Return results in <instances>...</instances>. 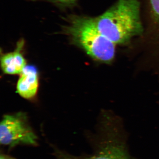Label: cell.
Listing matches in <instances>:
<instances>
[{
	"label": "cell",
	"instance_id": "obj_1",
	"mask_svg": "<svg viewBox=\"0 0 159 159\" xmlns=\"http://www.w3.org/2000/svg\"><path fill=\"white\" fill-rule=\"evenodd\" d=\"M92 19L98 31L116 45L126 43L143 31L139 0H117Z\"/></svg>",
	"mask_w": 159,
	"mask_h": 159
},
{
	"label": "cell",
	"instance_id": "obj_2",
	"mask_svg": "<svg viewBox=\"0 0 159 159\" xmlns=\"http://www.w3.org/2000/svg\"><path fill=\"white\" fill-rule=\"evenodd\" d=\"M64 30L74 43L94 59L106 63L113 60L116 45L98 31L92 18L73 16Z\"/></svg>",
	"mask_w": 159,
	"mask_h": 159
},
{
	"label": "cell",
	"instance_id": "obj_3",
	"mask_svg": "<svg viewBox=\"0 0 159 159\" xmlns=\"http://www.w3.org/2000/svg\"><path fill=\"white\" fill-rule=\"evenodd\" d=\"M37 137L22 114L4 116L0 125L1 145L12 148L16 145H37Z\"/></svg>",
	"mask_w": 159,
	"mask_h": 159
},
{
	"label": "cell",
	"instance_id": "obj_4",
	"mask_svg": "<svg viewBox=\"0 0 159 159\" xmlns=\"http://www.w3.org/2000/svg\"><path fill=\"white\" fill-rule=\"evenodd\" d=\"M114 138L105 141L97 153L91 156H74L57 148L54 149V155L57 159H131L124 143Z\"/></svg>",
	"mask_w": 159,
	"mask_h": 159
},
{
	"label": "cell",
	"instance_id": "obj_5",
	"mask_svg": "<svg viewBox=\"0 0 159 159\" xmlns=\"http://www.w3.org/2000/svg\"><path fill=\"white\" fill-rule=\"evenodd\" d=\"M39 87L38 74L34 66H26L20 74L16 85V90L21 97L26 99L34 97Z\"/></svg>",
	"mask_w": 159,
	"mask_h": 159
},
{
	"label": "cell",
	"instance_id": "obj_6",
	"mask_svg": "<svg viewBox=\"0 0 159 159\" xmlns=\"http://www.w3.org/2000/svg\"><path fill=\"white\" fill-rule=\"evenodd\" d=\"M24 44V40H20L14 51L3 54L1 57V67L5 74H20L26 66V60L21 52Z\"/></svg>",
	"mask_w": 159,
	"mask_h": 159
},
{
	"label": "cell",
	"instance_id": "obj_7",
	"mask_svg": "<svg viewBox=\"0 0 159 159\" xmlns=\"http://www.w3.org/2000/svg\"><path fill=\"white\" fill-rule=\"evenodd\" d=\"M149 3L154 18L159 24V0H149Z\"/></svg>",
	"mask_w": 159,
	"mask_h": 159
},
{
	"label": "cell",
	"instance_id": "obj_8",
	"mask_svg": "<svg viewBox=\"0 0 159 159\" xmlns=\"http://www.w3.org/2000/svg\"><path fill=\"white\" fill-rule=\"evenodd\" d=\"M30 1H37V0H30ZM48 1L61 4V5H66V6H71V5H74L77 0H48Z\"/></svg>",
	"mask_w": 159,
	"mask_h": 159
},
{
	"label": "cell",
	"instance_id": "obj_9",
	"mask_svg": "<svg viewBox=\"0 0 159 159\" xmlns=\"http://www.w3.org/2000/svg\"><path fill=\"white\" fill-rule=\"evenodd\" d=\"M0 159H16L13 157L7 155L5 154H2L0 156Z\"/></svg>",
	"mask_w": 159,
	"mask_h": 159
}]
</instances>
